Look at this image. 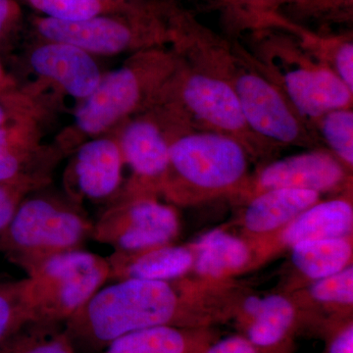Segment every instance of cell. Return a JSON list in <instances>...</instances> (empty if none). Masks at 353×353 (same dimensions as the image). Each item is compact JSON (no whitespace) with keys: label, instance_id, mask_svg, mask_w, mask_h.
Returning a JSON list of instances; mask_svg holds the SVG:
<instances>
[{"label":"cell","instance_id":"6da1fadb","mask_svg":"<svg viewBox=\"0 0 353 353\" xmlns=\"http://www.w3.org/2000/svg\"><path fill=\"white\" fill-rule=\"evenodd\" d=\"M185 322L182 303L168 282L128 279L99 290L64 328L76 350L95 352L124 334Z\"/></svg>","mask_w":353,"mask_h":353},{"label":"cell","instance_id":"7a4b0ae2","mask_svg":"<svg viewBox=\"0 0 353 353\" xmlns=\"http://www.w3.org/2000/svg\"><path fill=\"white\" fill-rule=\"evenodd\" d=\"M252 36L250 52L255 63L310 124L329 111L352 108L353 90L333 70L301 50L288 32L265 29Z\"/></svg>","mask_w":353,"mask_h":353},{"label":"cell","instance_id":"3957f363","mask_svg":"<svg viewBox=\"0 0 353 353\" xmlns=\"http://www.w3.org/2000/svg\"><path fill=\"white\" fill-rule=\"evenodd\" d=\"M178 60V66L157 101L164 104L176 134L217 132L236 139L248 153L273 146L252 131L238 97L226 81L179 57Z\"/></svg>","mask_w":353,"mask_h":353},{"label":"cell","instance_id":"277c9868","mask_svg":"<svg viewBox=\"0 0 353 353\" xmlns=\"http://www.w3.org/2000/svg\"><path fill=\"white\" fill-rule=\"evenodd\" d=\"M219 74L233 88L246 123L259 138L273 145H318L314 128L259 69L250 50L236 43Z\"/></svg>","mask_w":353,"mask_h":353},{"label":"cell","instance_id":"5b68a950","mask_svg":"<svg viewBox=\"0 0 353 353\" xmlns=\"http://www.w3.org/2000/svg\"><path fill=\"white\" fill-rule=\"evenodd\" d=\"M26 273L30 322L65 324L109 280L110 266L104 257L76 250L48 257Z\"/></svg>","mask_w":353,"mask_h":353},{"label":"cell","instance_id":"8992f818","mask_svg":"<svg viewBox=\"0 0 353 353\" xmlns=\"http://www.w3.org/2000/svg\"><path fill=\"white\" fill-rule=\"evenodd\" d=\"M94 223L85 213L43 197L23 201L0 234V252L27 272L48 257L81 250Z\"/></svg>","mask_w":353,"mask_h":353},{"label":"cell","instance_id":"52a82bcc","mask_svg":"<svg viewBox=\"0 0 353 353\" xmlns=\"http://www.w3.org/2000/svg\"><path fill=\"white\" fill-rule=\"evenodd\" d=\"M166 0L128 6L125 17L95 16L82 21L41 18L37 28L53 43L85 51L117 53L132 46H153L171 41Z\"/></svg>","mask_w":353,"mask_h":353},{"label":"cell","instance_id":"ba28073f","mask_svg":"<svg viewBox=\"0 0 353 353\" xmlns=\"http://www.w3.org/2000/svg\"><path fill=\"white\" fill-rule=\"evenodd\" d=\"M178 62L176 54L152 50L132 66L108 74L77 110L79 128L97 134L143 104L157 103Z\"/></svg>","mask_w":353,"mask_h":353},{"label":"cell","instance_id":"9c48e42d","mask_svg":"<svg viewBox=\"0 0 353 353\" xmlns=\"http://www.w3.org/2000/svg\"><path fill=\"white\" fill-rule=\"evenodd\" d=\"M248 154L232 137L211 132H181L171 139L169 148V171L176 180L166 181L163 187L172 192L185 190L199 194L233 190L245 182Z\"/></svg>","mask_w":353,"mask_h":353},{"label":"cell","instance_id":"30bf717a","mask_svg":"<svg viewBox=\"0 0 353 353\" xmlns=\"http://www.w3.org/2000/svg\"><path fill=\"white\" fill-rule=\"evenodd\" d=\"M178 231L173 208L141 197L106 211L94 224L90 238L112 246L116 252H138L168 245Z\"/></svg>","mask_w":353,"mask_h":353},{"label":"cell","instance_id":"8fae6325","mask_svg":"<svg viewBox=\"0 0 353 353\" xmlns=\"http://www.w3.org/2000/svg\"><path fill=\"white\" fill-rule=\"evenodd\" d=\"M347 168L324 150L292 155L271 162L260 170L255 180L256 194L275 189L331 192L345 185Z\"/></svg>","mask_w":353,"mask_h":353},{"label":"cell","instance_id":"7c38bea8","mask_svg":"<svg viewBox=\"0 0 353 353\" xmlns=\"http://www.w3.org/2000/svg\"><path fill=\"white\" fill-rule=\"evenodd\" d=\"M31 64L39 75L57 81L78 99L92 94L101 79L99 67L87 51L66 43L52 41L37 48Z\"/></svg>","mask_w":353,"mask_h":353},{"label":"cell","instance_id":"4fadbf2b","mask_svg":"<svg viewBox=\"0 0 353 353\" xmlns=\"http://www.w3.org/2000/svg\"><path fill=\"white\" fill-rule=\"evenodd\" d=\"M170 143L158 123L139 119L128 125L119 146L123 160L141 183L163 185L170 166Z\"/></svg>","mask_w":353,"mask_h":353},{"label":"cell","instance_id":"5bb4252c","mask_svg":"<svg viewBox=\"0 0 353 353\" xmlns=\"http://www.w3.org/2000/svg\"><path fill=\"white\" fill-rule=\"evenodd\" d=\"M109 280L163 281L182 277L192 268L194 253L183 246L159 245L138 252H115L108 257Z\"/></svg>","mask_w":353,"mask_h":353},{"label":"cell","instance_id":"9a60e30c","mask_svg":"<svg viewBox=\"0 0 353 353\" xmlns=\"http://www.w3.org/2000/svg\"><path fill=\"white\" fill-rule=\"evenodd\" d=\"M270 29L288 32L301 50L320 63L333 70L353 90L352 32L331 34L313 31L301 23L290 19L283 13L274 18Z\"/></svg>","mask_w":353,"mask_h":353},{"label":"cell","instance_id":"2e32d148","mask_svg":"<svg viewBox=\"0 0 353 353\" xmlns=\"http://www.w3.org/2000/svg\"><path fill=\"white\" fill-rule=\"evenodd\" d=\"M123 161L120 146L110 139H97L85 143L76 158L79 190L92 199L110 196L119 187Z\"/></svg>","mask_w":353,"mask_h":353},{"label":"cell","instance_id":"e0dca14e","mask_svg":"<svg viewBox=\"0 0 353 353\" xmlns=\"http://www.w3.org/2000/svg\"><path fill=\"white\" fill-rule=\"evenodd\" d=\"M352 225V205L347 199L317 201L289 223L283 241L292 246L301 241L345 238Z\"/></svg>","mask_w":353,"mask_h":353},{"label":"cell","instance_id":"ac0fdd59","mask_svg":"<svg viewBox=\"0 0 353 353\" xmlns=\"http://www.w3.org/2000/svg\"><path fill=\"white\" fill-rule=\"evenodd\" d=\"M320 194L312 190L275 189L255 194L245 214L246 229L253 233H267L292 222L311 205Z\"/></svg>","mask_w":353,"mask_h":353},{"label":"cell","instance_id":"d6986e66","mask_svg":"<svg viewBox=\"0 0 353 353\" xmlns=\"http://www.w3.org/2000/svg\"><path fill=\"white\" fill-rule=\"evenodd\" d=\"M296 321V308L282 296L261 299L257 312L246 322L245 338L259 352H272L289 341Z\"/></svg>","mask_w":353,"mask_h":353},{"label":"cell","instance_id":"ffe728a7","mask_svg":"<svg viewBox=\"0 0 353 353\" xmlns=\"http://www.w3.org/2000/svg\"><path fill=\"white\" fill-rule=\"evenodd\" d=\"M208 345L199 334L181 327L159 326L124 334L101 353H199Z\"/></svg>","mask_w":353,"mask_h":353},{"label":"cell","instance_id":"44dd1931","mask_svg":"<svg viewBox=\"0 0 353 353\" xmlns=\"http://www.w3.org/2000/svg\"><path fill=\"white\" fill-rule=\"evenodd\" d=\"M194 268L208 277H221L245 266L250 250L245 241L221 230L209 232L194 245Z\"/></svg>","mask_w":353,"mask_h":353},{"label":"cell","instance_id":"7402d4cb","mask_svg":"<svg viewBox=\"0 0 353 353\" xmlns=\"http://www.w3.org/2000/svg\"><path fill=\"white\" fill-rule=\"evenodd\" d=\"M297 269L313 280H321L347 268L352 245L345 238L301 241L292 246Z\"/></svg>","mask_w":353,"mask_h":353},{"label":"cell","instance_id":"603a6c76","mask_svg":"<svg viewBox=\"0 0 353 353\" xmlns=\"http://www.w3.org/2000/svg\"><path fill=\"white\" fill-rule=\"evenodd\" d=\"M208 6L220 13L231 34L269 29L281 12V0H208Z\"/></svg>","mask_w":353,"mask_h":353},{"label":"cell","instance_id":"cb8c5ba5","mask_svg":"<svg viewBox=\"0 0 353 353\" xmlns=\"http://www.w3.org/2000/svg\"><path fill=\"white\" fill-rule=\"evenodd\" d=\"M60 325L27 322L0 343V353H77Z\"/></svg>","mask_w":353,"mask_h":353},{"label":"cell","instance_id":"d4e9b609","mask_svg":"<svg viewBox=\"0 0 353 353\" xmlns=\"http://www.w3.org/2000/svg\"><path fill=\"white\" fill-rule=\"evenodd\" d=\"M320 141H324L332 154L345 165H353L352 108L336 109L323 114L312 123Z\"/></svg>","mask_w":353,"mask_h":353},{"label":"cell","instance_id":"484cf974","mask_svg":"<svg viewBox=\"0 0 353 353\" xmlns=\"http://www.w3.org/2000/svg\"><path fill=\"white\" fill-rule=\"evenodd\" d=\"M289 11L290 19L314 21L319 24L352 22L353 0H282L281 12Z\"/></svg>","mask_w":353,"mask_h":353},{"label":"cell","instance_id":"4316f807","mask_svg":"<svg viewBox=\"0 0 353 353\" xmlns=\"http://www.w3.org/2000/svg\"><path fill=\"white\" fill-rule=\"evenodd\" d=\"M30 322L26 303L24 279L0 281V343Z\"/></svg>","mask_w":353,"mask_h":353},{"label":"cell","instance_id":"83f0119b","mask_svg":"<svg viewBox=\"0 0 353 353\" xmlns=\"http://www.w3.org/2000/svg\"><path fill=\"white\" fill-rule=\"evenodd\" d=\"M48 17L62 21H82L99 16L104 11L121 6L113 0H30Z\"/></svg>","mask_w":353,"mask_h":353},{"label":"cell","instance_id":"f1b7e54d","mask_svg":"<svg viewBox=\"0 0 353 353\" xmlns=\"http://www.w3.org/2000/svg\"><path fill=\"white\" fill-rule=\"evenodd\" d=\"M17 127L0 126V182L12 180L21 175L28 157V145Z\"/></svg>","mask_w":353,"mask_h":353},{"label":"cell","instance_id":"f546056e","mask_svg":"<svg viewBox=\"0 0 353 353\" xmlns=\"http://www.w3.org/2000/svg\"><path fill=\"white\" fill-rule=\"evenodd\" d=\"M311 296L324 303L352 305L353 303V268L347 267L334 275L329 276L311 287Z\"/></svg>","mask_w":353,"mask_h":353},{"label":"cell","instance_id":"4dcf8cb0","mask_svg":"<svg viewBox=\"0 0 353 353\" xmlns=\"http://www.w3.org/2000/svg\"><path fill=\"white\" fill-rule=\"evenodd\" d=\"M34 185V181L26 174L6 182H0V234L13 219L23 197Z\"/></svg>","mask_w":353,"mask_h":353},{"label":"cell","instance_id":"1f68e13d","mask_svg":"<svg viewBox=\"0 0 353 353\" xmlns=\"http://www.w3.org/2000/svg\"><path fill=\"white\" fill-rule=\"evenodd\" d=\"M199 353H260L245 336H232L208 345Z\"/></svg>","mask_w":353,"mask_h":353},{"label":"cell","instance_id":"d6a6232c","mask_svg":"<svg viewBox=\"0 0 353 353\" xmlns=\"http://www.w3.org/2000/svg\"><path fill=\"white\" fill-rule=\"evenodd\" d=\"M326 353H353L352 323L339 327L330 336Z\"/></svg>","mask_w":353,"mask_h":353},{"label":"cell","instance_id":"836d02e7","mask_svg":"<svg viewBox=\"0 0 353 353\" xmlns=\"http://www.w3.org/2000/svg\"><path fill=\"white\" fill-rule=\"evenodd\" d=\"M18 15L19 10L13 0H0V41L10 32Z\"/></svg>","mask_w":353,"mask_h":353},{"label":"cell","instance_id":"e575fe53","mask_svg":"<svg viewBox=\"0 0 353 353\" xmlns=\"http://www.w3.org/2000/svg\"><path fill=\"white\" fill-rule=\"evenodd\" d=\"M7 117H8V114H7V108L3 103L0 102V126L6 122Z\"/></svg>","mask_w":353,"mask_h":353},{"label":"cell","instance_id":"d590c367","mask_svg":"<svg viewBox=\"0 0 353 353\" xmlns=\"http://www.w3.org/2000/svg\"><path fill=\"white\" fill-rule=\"evenodd\" d=\"M7 85H8V81H7L3 69H2L1 65H0V90H3L7 87Z\"/></svg>","mask_w":353,"mask_h":353},{"label":"cell","instance_id":"8d00e7d4","mask_svg":"<svg viewBox=\"0 0 353 353\" xmlns=\"http://www.w3.org/2000/svg\"><path fill=\"white\" fill-rule=\"evenodd\" d=\"M113 1L117 2V3L123 4L125 2V0H113Z\"/></svg>","mask_w":353,"mask_h":353},{"label":"cell","instance_id":"74e56055","mask_svg":"<svg viewBox=\"0 0 353 353\" xmlns=\"http://www.w3.org/2000/svg\"><path fill=\"white\" fill-rule=\"evenodd\" d=\"M281 6H282V0H281Z\"/></svg>","mask_w":353,"mask_h":353}]
</instances>
